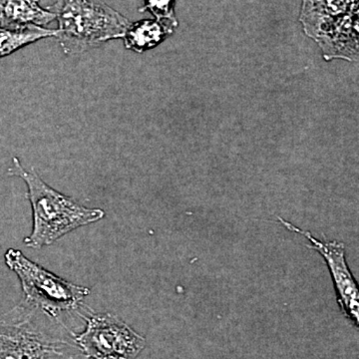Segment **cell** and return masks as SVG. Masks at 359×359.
Segmentation results:
<instances>
[{
	"instance_id": "1",
	"label": "cell",
	"mask_w": 359,
	"mask_h": 359,
	"mask_svg": "<svg viewBox=\"0 0 359 359\" xmlns=\"http://www.w3.org/2000/svg\"><path fill=\"white\" fill-rule=\"evenodd\" d=\"M0 359L89 358L62 321L22 301L0 314Z\"/></svg>"
},
{
	"instance_id": "2",
	"label": "cell",
	"mask_w": 359,
	"mask_h": 359,
	"mask_svg": "<svg viewBox=\"0 0 359 359\" xmlns=\"http://www.w3.org/2000/svg\"><path fill=\"white\" fill-rule=\"evenodd\" d=\"M9 174L20 177L27 186L26 197L32 205L33 217L32 233L25 238L28 248L47 247L70 231L105 217L103 210L84 207L73 198L54 190L34 169L26 171L18 158L13 157Z\"/></svg>"
},
{
	"instance_id": "3",
	"label": "cell",
	"mask_w": 359,
	"mask_h": 359,
	"mask_svg": "<svg viewBox=\"0 0 359 359\" xmlns=\"http://www.w3.org/2000/svg\"><path fill=\"white\" fill-rule=\"evenodd\" d=\"M47 9L55 14L56 39L68 55L123 39L131 23L103 0H56Z\"/></svg>"
},
{
	"instance_id": "4",
	"label": "cell",
	"mask_w": 359,
	"mask_h": 359,
	"mask_svg": "<svg viewBox=\"0 0 359 359\" xmlns=\"http://www.w3.org/2000/svg\"><path fill=\"white\" fill-rule=\"evenodd\" d=\"M6 266L20 278L25 299L53 318L75 311L91 290L68 282L27 259L20 250L9 249L4 255Z\"/></svg>"
},
{
	"instance_id": "5",
	"label": "cell",
	"mask_w": 359,
	"mask_h": 359,
	"mask_svg": "<svg viewBox=\"0 0 359 359\" xmlns=\"http://www.w3.org/2000/svg\"><path fill=\"white\" fill-rule=\"evenodd\" d=\"M83 318L86 327L74 339L89 359H136L145 348L146 339L115 314L93 313Z\"/></svg>"
},
{
	"instance_id": "6",
	"label": "cell",
	"mask_w": 359,
	"mask_h": 359,
	"mask_svg": "<svg viewBox=\"0 0 359 359\" xmlns=\"http://www.w3.org/2000/svg\"><path fill=\"white\" fill-rule=\"evenodd\" d=\"M280 223L292 233H299L311 242L309 249L320 252L327 262L328 269L334 280L337 302L340 309L346 314L348 320L353 321L358 327L359 323V292L358 285L353 273L348 268L346 257V245L342 243L332 241L325 242L311 235V231H304L294 224L289 223L282 218H278Z\"/></svg>"
},
{
	"instance_id": "7",
	"label": "cell",
	"mask_w": 359,
	"mask_h": 359,
	"mask_svg": "<svg viewBox=\"0 0 359 359\" xmlns=\"http://www.w3.org/2000/svg\"><path fill=\"white\" fill-rule=\"evenodd\" d=\"M358 0H304L301 20L309 36L321 47L358 22Z\"/></svg>"
},
{
	"instance_id": "8",
	"label": "cell",
	"mask_w": 359,
	"mask_h": 359,
	"mask_svg": "<svg viewBox=\"0 0 359 359\" xmlns=\"http://www.w3.org/2000/svg\"><path fill=\"white\" fill-rule=\"evenodd\" d=\"M39 0H0V26L20 28L44 27L55 20V14L40 6Z\"/></svg>"
},
{
	"instance_id": "9",
	"label": "cell",
	"mask_w": 359,
	"mask_h": 359,
	"mask_svg": "<svg viewBox=\"0 0 359 359\" xmlns=\"http://www.w3.org/2000/svg\"><path fill=\"white\" fill-rule=\"evenodd\" d=\"M177 26L166 21L143 20L130 23L123 40L127 49L137 53L155 48L169 35L173 34Z\"/></svg>"
},
{
	"instance_id": "10",
	"label": "cell",
	"mask_w": 359,
	"mask_h": 359,
	"mask_svg": "<svg viewBox=\"0 0 359 359\" xmlns=\"http://www.w3.org/2000/svg\"><path fill=\"white\" fill-rule=\"evenodd\" d=\"M57 30L39 26L9 28L0 26V59L11 55L27 45L39 40L56 37Z\"/></svg>"
},
{
	"instance_id": "11",
	"label": "cell",
	"mask_w": 359,
	"mask_h": 359,
	"mask_svg": "<svg viewBox=\"0 0 359 359\" xmlns=\"http://www.w3.org/2000/svg\"><path fill=\"white\" fill-rule=\"evenodd\" d=\"M176 0H144L143 6L139 9L140 13L148 11L154 16L155 20L166 21L178 27V20L175 13Z\"/></svg>"
}]
</instances>
